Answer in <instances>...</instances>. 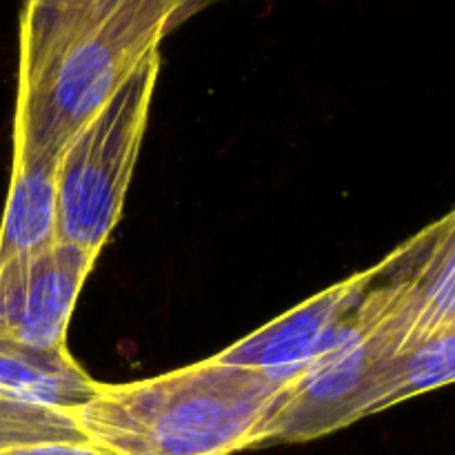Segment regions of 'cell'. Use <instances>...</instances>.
I'll return each mask as SVG.
<instances>
[{
  "mask_svg": "<svg viewBox=\"0 0 455 455\" xmlns=\"http://www.w3.org/2000/svg\"><path fill=\"white\" fill-rule=\"evenodd\" d=\"M291 380L209 358L102 385L74 416L92 443L118 455H234L260 447Z\"/></svg>",
  "mask_w": 455,
  "mask_h": 455,
  "instance_id": "7a4b0ae2",
  "label": "cell"
},
{
  "mask_svg": "<svg viewBox=\"0 0 455 455\" xmlns=\"http://www.w3.org/2000/svg\"><path fill=\"white\" fill-rule=\"evenodd\" d=\"M376 269L355 274L271 320L213 358L278 378H296L354 324Z\"/></svg>",
  "mask_w": 455,
  "mask_h": 455,
  "instance_id": "52a82bcc",
  "label": "cell"
},
{
  "mask_svg": "<svg viewBox=\"0 0 455 455\" xmlns=\"http://www.w3.org/2000/svg\"><path fill=\"white\" fill-rule=\"evenodd\" d=\"M180 0H25L13 149L60 158L71 138L160 52Z\"/></svg>",
  "mask_w": 455,
  "mask_h": 455,
  "instance_id": "6da1fadb",
  "label": "cell"
},
{
  "mask_svg": "<svg viewBox=\"0 0 455 455\" xmlns=\"http://www.w3.org/2000/svg\"><path fill=\"white\" fill-rule=\"evenodd\" d=\"M0 455H118L102 444L92 443H43L0 451Z\"/></svg>",
  "mask_w": 455,
  "mask_h": 455,
  "instance_id": "7c38bea8",
  "label": "cell"
},
{
  "mask_svg": "<svg viewBox=\"0 0 455 455\" xmlns=\"http://www.w3.org/2000/svg\"><path fill=\"white\" fill-rule=\"evenodd\" d=\"M100 253L56 240L43 251L0 265V338L34 347L67 349V329L84 280Z\"/></svg>",
  "mask_w": 455,
  "mask_h": 455,
  "instance_id": "8992f818",
  "label": "cell"
},
{
  "mask_svg": "<svg viewBox=\"0 0 455 455\" xmlns=\"http://www.w3.org/2000/svg\"><path fill=\"white\" fill-rule=\"evenodd\" d=\"M67 349L44 351L0 338V391L25 403L78 411L100 394Z\"/></svg>",
  "mask_w": 455,
  "mask_h": 455,
  "instance_id": "9c48e42d",
  "label": "cell"
},
{
  "mask_svg": "<svg viewBox=\"0 0 455 455\" xmlns=\"http://www.w3.org/2000/svg\"><path fill=\"white\" fill-rule=\"evenodd\" d=\"M369 293L395 355L455 327V209L376 265Z\"/></svg>",
  "mask_w": 455,
  "mask_h": 455,
  "instance_id": "5b68a950",
  "label": "cell"
},
{
  "mask_svg": "<svg viewBox=\"0 0 455 455\" xmlns=\"http://www.w3.org/2000/svg\"><path fill=\"white\" fill-rule=\"evenodd\" d=\"M455 382V327L416 342L389 358L378 380L373 413Z\"/></svg>",
  "mask_w": 455,
  "mask_h": 455,
  "instance_id": "30bf717a",
  "label": "cell"
},
{
  "mask_svg": "<svg viewBox=\"0 0 455 455\" xmlns=\"http://www.w3.org/2000/svg\"><path fill=\"white\" fill-rule=\"evenodd\" d=\"M220 3V0H180V7H178V13H176V20H173V31L178 29V27L182 25V22L189 20L191 16H196V13H200L203 9L212 7V4Z\"/></svg>",
  "mask_w": 455,
  "mask_h": 455,
  "instance_id": "4fadbf2b",
  "label": "cell"
},
{
  "mask_svg": "<svg viewBox=\"0 0 455 455\" xmlns=\"http://www.w3.org/2000/svg\"><path fill=\"white\" fill-rule=\"evenodd\" d=\"M160 74L151 53L58 160V240L100 253L123 216Z\"/></svg>",
  "mask_w": 455,
  "mask_h": 455,
  "instance_id": "3957f363",
  "label": "cell"
},
{
  "mask_svg": "<svg viewBox=\"0 0 455 455\" xmlns=\"http://www.w3.org/2000/svg\"><path fill=\"white\" fill-rule=\"evenodd\" d=\"M71 411L25 403L0 391V451L43 443H87Z\"/></svg>",
  "mask_w": 455,
  "mask_h": 455,
  "instance_id": "8fae6325",
  "label": "cell"
},
{
  "mask_svg": "<svg viewBox=\"0 0 455 455\" xmlns=\"http://www.w3.org/2000/svg\"><path fill=\"white\" fill-rule=\"evenodd\" d=\"M58 160L13 149L12 182L0 222V265L58 240Z\"/></svg>",
  "mask_w": 455,
  "mask_h": 455,
  "instance_id": "ba28073f",
  "label": "cell"
},
{
  "mask_svg": "<svg viewBox=\"0 0 455 455\" xmlns=\"http://www.w3.org/2000/svg\"><path fill=\"white\" fill-rule=\"evenodd\" d=\"M394 355L364 293L345 336L293 378L258 449L311 443L373 416L382 367Z\"/></svg>",
  "mask_w": 455,
  "mask_h": 455,
  "instance_id": "277c9868",
  "label": "cell"
}]
</instances>
